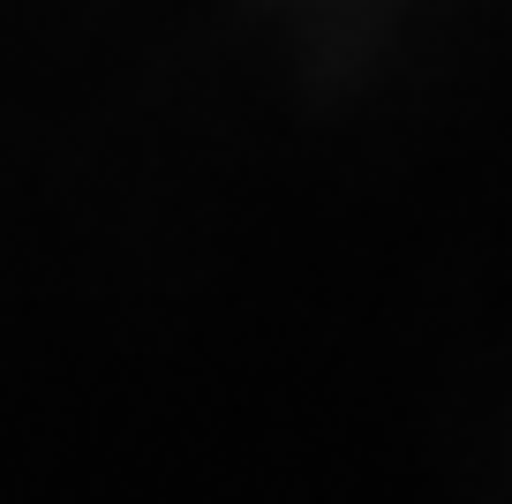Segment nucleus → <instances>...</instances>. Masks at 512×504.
I'll return each instance as SVG.
<instances>
[]
</instances>
